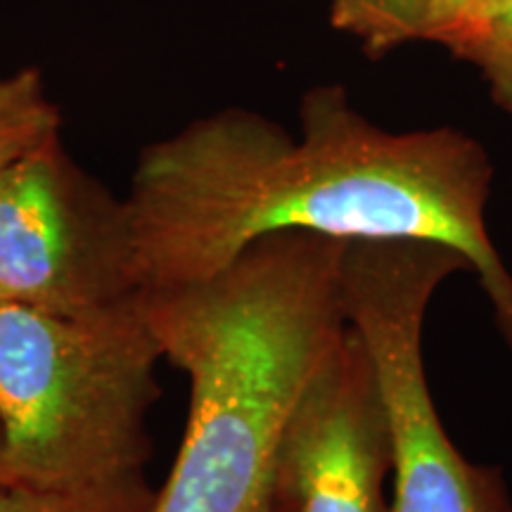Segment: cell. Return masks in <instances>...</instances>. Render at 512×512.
<instances>
[{
	"label": "cell",
	"mask_w": 512,
	"mask_h": 512,
	"mask_svg": "<svg viewBox=\"0 0 512 512\" xmlns=\"http://www.w3.org/2000/svg\"><path fill=\"white\" fill-rule=\"evenodd\" d=\"M299 119L294 138L226 110L147 147L117 207L128 292L211 278L275 233L425 240L465 256L512 351V273L486 228L484 147L456 128L384 131L342 86L306 93Z\"/></svg>",
	"instance_id": "cell-1"
},
{
	"label": "cell",
	"mask_w": 512,
	"mask_h": 512,
	"mask_svg": "<svg viewBox=\"0 0 512 512\" xmlns=\"http://www.w3.org/2000/svg\"><path fill=\"white\" fill-rule=\"evenodd\" d=\"M349 242L266 235L211 278L136 294L162 358L190 380L188 427L152 512H275L287 425L349 325Z\"/></svg>",
	"instance_id": "cell-2"
},
{
	"label": "cell",
	"mask_w": 512,
	"mask_h": 512,
	"mask_svg": "<svg viewBox=\"0 0 512 512\" xmlns=\"http://www.w3.org/2000/svg\"><path fill=\"white\" fill-rule=\"evenodd\" d=\"M159 361L136 294L81 313L0 302L8 482L72 486L143 470Z\"/></svg>",
	"instance_id": "cell-3"
},
{
	"label": "cell",
	"mask_w": 512,
	"mask_h": 512,
	"mask_svg": "<svg viewBox=\"0 0 512 512\" xmlns=\"http://www.w3.org/2000/svg\"><path fill=\"white\" fill-rule=\"evenodd\" d=\"M119 202L95 195L60 140L0 174V302L81 313L133 297L121 271Z\"/></svg>",
	"instance_id": "cell-4"
},
{
	"label": "cell",
	"mask_w": 512,
	"mask_h": 512,
	"mask_svg": "<svg viewBox=\"0 0 512 512\" xmlns=\"http://www.w3.org/2000/svg\"><path fill=\"white\" fill-rule=\"evenodd\" d=\"M387 406L366 344L347 325L311 377L278 458L287 512H389L392 475Z\"/></svg>",
	"instance_id": "cell-5"
},
{
	"label": "cell",
	"mask_w": 512,
	"mask_h": 512,
	"mask_svg": "<svg viewBox=\"0 0 512 512\" xmlns=\"http://www.w3.org/2000/svg\"><path fill=\"white\" fill-rule=\"evenodd\" d=\"M392 432L389 512H512L498 467L470 463L434 406L422 361V325L384 318L366 332Z\"/></svg>",
	"instance_id": "cell-6"
},
{
	"label": "cell",
	"mask_w": 512,
	"mask_h": 512,
	"mask_svg": "<svg viewBox=\"0 0 512 512\" xmlns=\"http://www.w3.org/2000/svg\"><path fill=\"white\" fill-rule=\"evenodd\" d=\"M155 501L143 470L72 486L0 482V512H152Z\"/></svg>",
	"instance_id": "cell-7"
},
{
	"label": "cell",
	"mask_w": 512,
	"mask_h": 512,
	"mask_svg": "<svg viewBox=\"0 0 512 512\" xmlns=\"http://www.w3.org/2000/svg\"><path fill=\"white\" fill-rule=\"evenodd\" d=\"M60 140V112L36 69L0 74V174Z\"/></svg>",
	"instance_id": "cell-8"
},
{
	"label": "cell",
	"mask_w": 512,
	"mask_h": 512,
	"mask_svg": "<svg viewBox=\"0 0 512 512\" xmlns=\"http://www.w3.org/2000/svg\"><path fill=\"white\" fill-rule=\"evenodd\" d=\"M434 0H332L330 17L339 31L356 36L370 53H384L415 38H427Z\"/></svg>",
	"instance_id": "cell-9"
},
{
	"label": "cell",
	"mask_w": 512,
	"mask_h": 512,
	"mask_svg": "<svg viewBox=\"0 0 512 512\" xmlns=\"http://www.w3.org/2000/svg\"><path fill=\"white\" fill-rule=\"evenodd\" d=\"M451 50L482 69L491 86V98L512 114V5L479 29L458 38Z\"/></svg>",
	"instance_id": "cell-10"
},
{
	"label": "cell",
	"mask_w": 512,
	"mask_h": 512,
	"mask_svg": "<svg viewBox=\"0 0 512 512\" xmlns=\"http://www.w3.org/2000/svg\"><path fill=\"white\" fill-rule=\"evenodd\" d=\"M512 0H434L427 38L451 48L482 24L508 10Z\"/></svg>",
	"instance_id": "cell-11"
},
{
	"label": "cell",
	"mask_w": 512,
	"mask_h": 512,
	"mask_svg": "<svg viewBox=\"0 0 512 512\" xmlns=\"http://www.w3.org/2000/svg\"><path fill=\"white\" fill-rule=\"evenodd\" d=\"M0 482H8V477H5V465H3V430H0Z\"/></svg>",
	"instance_id": "cell-12"
},
{
	"label": "cell",
	"mask_w": 512,
	"mask_h": 512,
	"mask_svg": "<svg viewBox=\"0 0 512 512\" xmlns=\"http://www.w3.org/2000/svg\"><path fill=\"white\" fill-rule=\"evenodd\" d=\"M275 512H287V508L283 505V501L278 498V503H275Z\"/></svg>",
	"instance_id": "cell-13"
}]
</instances>
